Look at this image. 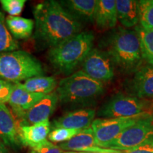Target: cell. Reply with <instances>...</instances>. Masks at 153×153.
<instances>
[{
    "mask_svg": "<svg viewBox=\"0 0 153 153\" xmlns=\"http://www.w3.org/2000/svg\"><path fill=\"white\" fill-rule=\"evenodd\" d=\"M34 40L39 48H51L82 32V24L72 16L59 1H44L34 8Z\"/></svg>",
    "mask_w": 153,
    "mask_h": 153,
    "instance_id": "cell-1",
    "label": "cell"
},
{
    "mask_svg": "<svg viewBox=\"0 0 153 153\" xmlns=\"http://www.w3.org/2000/svg\"><path fill=\"white\" fill-rule=\"evenodd\" d=\"M103 50L111 57L115 65L126 73H133L143 65L140 43L135 30L119 26L104 38Z\"/></svg>",
    "mask_w": 153,
    "mask_h": 153,
    "instance_id": "cell-2",
    "label": "cell"
},
{
    "mask_svg": "<svg viewBox=\"0 0 153 153\" xmlns=\"http://www.w3.org/2000/svg\"><path fill=\"white\" fill-rule=\"evenodd\" d=\"M94 36L82 31L49 49L48 58L56 71L65 75L73 73L93 49Z\"/></svg>",
    "mask_w": 153,
    "mask_h": 153,
    "instance_id": "cell-3",
    "label": "cell"
},
{
    "mask_svg": "<svg viewBox=\"0 0 153 153\" xmlns=\"http://www.w3.org/2000/svg\"><path fill=\"white\" fill-rule=\"evenodd\" d=\"M104 91V84L79 70L61 79L55 93L60 104L83 108L94 104Z\"/></svg>",
    "mask_w": 153,
    "mask_h": 153,
    "instance_id": "cell-4",
    "label": "cell"
},
{
    "mask_svg": "<svg viewBox=\"0 0 153 153\" xmlns=\"http://www.w3.org/2000/svg\"><path fill=\"white\" fill-rule=\"evenodd\" d=\"M43 74L41 62L26 51L0 53V80L19 84Z\"/></svg>",
    "mask_w": 153,
    "mask_h": 153,
    "instance_id": "cell-5",
    "label": "cell"
},
{
    "mask_svg": "<svg viewBox=\"0 0 153 153\" xmlns=\"http://www.w3.org/2000/svg\"><path fill=\"white\" fill-rule=\"evenodd\" d=\"M146 145H153V112L143 114L106 148L125 150Z\"/></svg>",
    "mask_w": 153,
    "mask_h": 153,
    "instance_id": "cell-6",
    "label": "cell"
},
{
    "mask_svg": "<svg viewBox=\"0 0 153 153\" xmlns=\"http://www.w3.org/2000/svg\"><path fill=\"white\" fill-rule=\"evenodd\" d=\"M150 106L148 100L118 93L110 97L100 107L97 116L103 118L133 117L147 112Z\"/></svg>",
    "mask_w": 153,
    "mask_h": 153,
    "instance_id": "cell-7",
    "label": "cell"
},
{
    "mask_svg": "<svg viewBox=\"0 0 153 153\" xmlns=\"http://www.w3.org/2000/svg\"><path fill=\"white\" fill-rule=\"evenodd\" d=\"M142 114L128 118H96L91 126L96 144L99 148H106L124 130L135 123Z\"/></svg>",
    "mask_w": 153,
    "mask_h": 153,
    "instance_id": "cell-8",
    "label": "cell"
},
{
    "mask_svg": "<svg viewBox=\"0 0 153 153\" xmlns=\"http://www.w3.org/2000/svg\"><path fill=\"white\" fill-rule=\"evenodd\" d=\"M82 71L92 79L104 84L115 76L116 67L111 57L102 48H94L82 62Z\"/></svg>",
    "mask_w": 153,
    "mask_h": 153,
    "instance_id": "cell-9",
    "label": "cell"
},
{
    "mask_svg": "<svg viewBox=\"0 0 153 153\" xmlns=\"http://www.w3.org/2000/svg\"><path fill=\"white\" fill-rule=\"evenodd\" d=\"M126 89L130 95L139 99H153V65L147 63L137 68L126 81Z\"/></svg>",
    "mask_w": 153,
    "mask_h": 153,
    "instance_id": "cell-10",
    "label": "cell"
},
{
    "mask_svg": "<svg viewBox=\"0 0 153 153\" xmlns=\"http://www.w3.org/2000/svg\"><path fill=\"white\" fill-rule=\"evenodd\" d=\"M96 116L95 109L83 108L67 112L51 123V129L63 128L73 130H85L91 128Z\"/></svg>",
    "mask_w": 153,
    "mask_h": 153,
    "instance_id": "cell-11",
    "label": "cell"
},
{
    "mask_svg": "<svg viewBox=\"0 0 153 153\" xmlns=\"http://www.w3.org/2000/svg\"><path fill=\"white\" fill-rule=\"evenodd\" d=\"M58 101V97L55 92L45 95L41 101L25 113L17 127L34 125L49 120V117L56 108Z\"/></svg>",
    "mask_w": 153,
    "mask_h": 153,
    "instance_id": "cell-12",
    "label": "cell"
},
{
    "mask_svg": "<svg viewBox=\"0 0 153 153\" xmlns=\"http://www.w3.org/2000/svg\"><path fill=\"white\" fill-rule=\"evenodd\" d=\"M45 96L42 94L30 92L23 89L19 84H14L8 103L14 114L22 119L25 113L41 101Z\"/></svg>",
    "mask_w": 153,
    "mask_h": 153,
    "instance_id": "cell-13",
    "label": "cell"
},
{
    "mask_svg": "<svg viewBox=\"0 0 153 153\" xmlns=\"http://www.w3.org/2000/svg\"><path fill=\"white\" fill-rule=\"evenodd\" d=\"M59 148L62 150L73 152L103 153L106 148H99L96 144L94 136L91 128L82 130L71 139L66 142L60 143Z\"/></svg>",
    "mask_w": 153,
    "mask_h": 153,
    "instance_id": "cell-14",
    "label": "cell"
},
{
    "mask_svg": "<svg viewBox=\"0 0 153 153\" xmlns=\"http://www.w3.org/2000/svg\"><path fill=\"white\" fill-rule=\"evenodd\" d=\"M51 122L49 120L34 125L18 127L19 142L24 146L35 148L46 140L51 132Z\"/></svg>",
    "mask_w": 153,
    "mask_h": 153,
    "instance_id": "cell-15",
    "label": "cell"
},
{
    "mask_svg": "<svg viewBox=\"0 0 153 153\" xmlns=\"http://www.w3.org/2000/svg\"><path fill=\"white\" fill-rule=\"evenodd\" d=\"M0 139L7 146L13 149L19 147L16 120L9 108L0 104Z\"/></svg>",
    "mask_w": 153,
    "mask_h": 153,
    "instance_id": "cell-16",
    "label": "cell"
},
{
    "mask_svg": "<svg viewBox=\"0 0 153 153\" xmlns=\"http://www.w3.org/2000/svg\"><path fill=\"white\" fill-rule=\"evenodd\" d=\"M97 0H65L59 3L76 20L81 23H94L95 21Z\"/></svg>",
    "mask_w": 153,
    "mask_h": 153,
    "instance_id": "cell-17",
    "label": "cell"
},
{
    "mask_svg": "<svg viewBox=\"0 0 153 153\" xmlns=\"http://www.w3.org/2000/svg\"><path fill=\"white\" fill-rule=\"evenodd\" d=\"M117 11L115 0H99L96 9L95 21L101 29H110L117 23Z\"/></svg>",
    "mask_w": 153,
    "mask_h": 153,
    "instance_id": "cell-18",
    "label": "cell"
},
{
    "mask_svg": "<svg viewBox=\"0 0 153 153\" xmlns=\"http://www.w3.org/2000/svg\"><path fill=\"white\" fill-rule=\"evenodd\" d=\"M116 7L118 20L123 27L128 29L137 26L139 23L138 1L116 0Z\"/></svg>",
    "mask_w": 153,
    "mask_h": 153,
    "instance_id": "cell-19",
    "label": "cell"
},
{
    "mask_svg": "<svg viewBox=\"0 0 153 153\" xmlns=\"http://www.w3.org/2000/svg\"><path fill=\"white\" fill-rule=\"evenodd\" d=\"M6 25L16 40L30 38L35 27V23L32 19L20 16H8L6 18Z\"/></svg>",
    "mask_w": 153,
    "mask_h": 153,
    "instance_id": "cell-20",
    "label": "cell"
},
{
    "mask_svg": "<svg viewBox=\"0 0 153 153\" xmlns=\"http://www.w3.org/2000/svg\"><path fill=\"white\" fill-rule=\"evenodd\" d=\"M25 90L32 93L47 95L53 93L57 88V82L53 76H38L25 80L24 83H19Z\"/></svg>",
    "mask_w": 153,
    "mask_h": 153,
    "instance_id": "cell-21",
    "label": "cell"
},
{
    "mask_svg": "<svg viewBox=\"0 0 153 153\" xmlns=\"http://www.w3.org/2000/svg\"><path fill=\"white\" fill-rule=\"evenodd\" d=\"M135 30L138 35L143 60L153 65V29H145L136 26Z\"/></svg>",
    "mask_w": 153,
    "mask_h": 153,
    "instance_id": "cell-22",
    "label": "cell"
},
{
    "mask_svg": "<svg viewBox=\"0 0 153 153\" xmlns=\"http://www.w3.org/2000/svg\"><path fill=\"white\" fill-rule=\"evenodd\" d=\"M19 48L18 41L9 31L4 14L0 11V53L17 51Z\"/></svg>",
    "mask_w": 153,
    "mask_h": 153,
    "instance_id": "cell-23",
    "label": "cell"
},
{
    "mask_svg": "<svg viewBox=\"0 0 153 153\" xmlns=\"http://www.w3.org/2000/svg\"><path fill=\"white\" fill-rule=\"evenodd\" d=\"M139 24L145 29H153V0L138 1Z\"/></svg>",
    "mask_w": 153,
    "mask_h": 153,
    "instance_id": "cell-24",
    "label": "cell"
},
{
    "mask_svg": "<svg viewBox=\"0 0 153 153\" xmlns=\"http://www.w3.org/2000/svg\"><path fill=\"white\" fill-rule=\"evenodd\" d=\"M81 130H73L68 128H58L52 129L48 135V140L52 143H64L71 139L72 137L79 133Z\"/></svg>",
    "mask_w": 153,
    "mask_h": 153,
    "instance_id": "cell-25",
    "label": "cell"
},
{
    "mask_svg": "<svg viewBox=\"0 0 153 153\" xmlns=\"http://www.w3.org/2000/svg\"><path fill=\"white\" fill-rule=\"evenodd\" d=\"M26 0H1V7L9 16H18L22 12Z\"/></svg>",
    "mask_w": 153,
    "mask_h": 153,
    "instance_id": "cell-26",
    "label": "cell"
},
{
    "mask_svg": "<svg viewBox=\"0 0 153 153\" xmlns=\"http://www.w3.org/2000/svg\"><path fill=\"white\" fill-rule=\"evenodd\" d=\"M62 150L58 145H54L48 140L44 141L35 148H31L29 153H62Z\"/></svg>",
    "mask_w": 153,
    "mask_h": 153,
    "instance_id": "cell-27",
    "label": "cell"
},
{
    "mask_svg": "<svg viewBox=\"0 0 153 153\" xmlns=\"http://www.w3.org/2000/svg\"><path fill=\"white\" fill-rule=\"evenodd\" d=\"M14 86V84L11 82L0 80V104L9 102Z\"/></svg>",
    "mask_w": 153,
    "mask_h": 153,
    "instance_id": "cell-28",
    "label": "cell"
},
{
    "mask_svg": "<svg viewBox=\"0 0 153 153\" xmlns=\"http://www.w3.org/2000/svg\"><path fill=\"white\" fill-rule=\"evenodd\" d=\"M121 153H153V145H146L128 150H120Z\"/></svg>",
    "mask_w": 153,
    "mask_h": 153,
    "instance_id": "cell-29",
    "label": "cell"
},
{
    "mask_svg": "<svg viewBox=\"0 0 153 153\" xmlns=\"http://www.w3.org/2000/svg\"><path fill=\"white\" fill-rule=\"evenodd\" d=\"M0 153H9V150L6 148V145L0 141Z\"/></svg>",
    "mask_w": 153,
    "mask_h": 153,
    "instance_id": "cell-30",
    "label": "cell"
},
{
    "mask_svg": "<svg viewBox=\"0 0 153 153\" xmlns=\"http://www.w3.org/2000/svg\"><path fill=\"white\" fill-rule=\"evenodd\" d=\"M103 153H121L120 150H112V149H106Z\"/></svg>",
    "mask_w": 153,
    "mask_h": 153,
    "instance_id": "cell-31",
    "label": "cell"
},
{
    "mask_svg": "<svg viewBox=\"0 0 153 153\" xmlns=\"http://www.w3.org/2000/svg\"><path fill=\"white\" fill-rule=\"evenodd\" d=\"M62 153H80V152H73V151H65V152H62Z\"/></svg>",
    "mask_w": 153,
    "mask_h": 153,
    "instance_id": "cell-32",
    "label": "cell"
},
{
    "mask_svg": "<svg viewBox=\"0 0 153 153\" xmlns=\"http://www.w3.org/2000/svg\"><path fill=\"white\" fill-rule=\"evenodd\" d=\"M80 153H94V152H80Z\"/></svg>",
    "mask_w": 153,
    "mask_h": 153,
    "instance_id": "cell-33",
    "label": "cell"
}]
</instances>
